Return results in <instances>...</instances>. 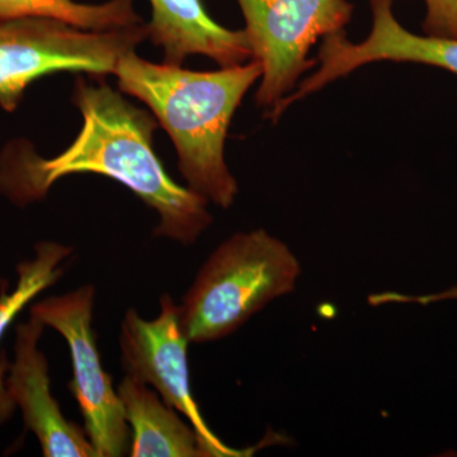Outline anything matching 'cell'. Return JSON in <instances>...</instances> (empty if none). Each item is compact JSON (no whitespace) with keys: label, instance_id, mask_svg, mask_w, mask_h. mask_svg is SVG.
Returning <instances> with one entry per match:
<instances>
[{"label":"cell","instance_id":"cell-1","mask_svg":"<svg viewBox=\"0 0 457 457\" xmlns=\"http://www.w3.org/2000/svg\"><path fill=\"white\" fill-rule=\"evenodd\" d=\"M73 102L83 128L68 149L45 159L26 140H14L0 153V195L18 207L38 203L57 180L96 173L131 189L159 216L155 237L195 245L212 224L209 201L168 176L153 147L155 117L134 106L106 83L78 78Z\"/></svg>","mask_w":457,"mask_h":457},{"label":"cell","instance_id":"cell-2","mask_svg":"<svg viewBox=\"0 0 457 457\" xmlns=\"http://www.w3.org/2000/svg\"><path fill=\"white\" fill-rule=\"evenodd\" d=\"M119 88L144 102L170 135L187 187L221 209L236 203L237 179L225 162L228 126L262 77L260 62L194 71L125 54L114 71Z\"/></svg>","mask_w":457,"mask_h":457},{"label":"cell","instance_id":"cell-3","mask_svg":"<svg viewBox=\"0 0 457 457\" xmlns=\"http://www.w3.org/2000/svg\"><path fill=\"white\" fill-rule=\"evenodd\" d=\"M302 270L290 246L264 228L228 237L179 305L188 342L203 345L233 335L269 303L294 293Z\"/></svg>","mask_w":457,"mask_h":457},{"label":"cell","instance_id":"cell-4","mask_svg":"<svg viewBox=\"0 0 457 457\" xmlns=\"http://www.w3.org/2000/svg\"><path fill=\"white\" fill-rule=\"evenodd\" d=\"M149 37L147 23L88 31L46 18L0 20V107L13 112L29 84L59 71L114 74L120 59Z\"/></svg>","mask_w":457,"mask_h":457},{"label":"cell","instance_id":"cell-5","mask_svg":"<svg viewBox=\"0 0 457 457\" xmlns=\"http://www.w3.org/2000/svg\"><path fill=\"white\" fill-rule=\"evenodd\" d=\"M245 20L252 60L262 66L255 104L273 110L317 64L309 59L319 38L345 31L353 4L348 0H237Z\"/></svg>","mask_w":457,"mask_h":457},{"label":"cell","instance_id":"cell-6","mask_svg":"<svg viewBox=\"0 0 457 457\" xmlns=\"http://www.w3.org/2000/svg\"><path fill=\"white\" fill-rule=\"evenodd\" d=\"M95 299V287L86 285L32 303L29 315L56 330L68 345L73 366L69 389L82 411L96 457L125 456L130 451V428L112 378L102 366L92 328Z\"/></svg>","mask_w":457,"mask_h":457},{"label":"cell","instance_id":"cell-7","mask_svg":"<svg viewBox=\"0 0 457 457\" xmlns=\"http://www.w3.org/2000/svg\"><path fill=\"white\" fill-rule=\"evenodd\" d=\"M159 303L161 312L153 320L141 317L134 308L123 317L120 350L126 376L152 386L168 405L187 418L210 457L245 455L216 437L201 416L189 384L187 350L191 343L180 326L179 303L167 294Z\"/></svg>","mask_w":457,"mask_h":457},{"label":"cell","instance_id":"cell-8","mask_svg":"<svg viewBox=\"0 0 457 457\" xmlns=\"http://www.w3.org/2000/svg\"><path fill=\"white\" fill-rule=\"evenodd\" d=\"M369 2L372 12V29L369 37L353 44L348 40L345 31H339L321 38L318 71L282 99L279 104L282 111L371 62L385 60L416 62L445 69L457 75V38L416 35L405 29L394 17L393 0Z\"/></svg>","mask_w":457,"mask_h":457},{"label":"cell","instance_id":"cell-9","mask_svg":"<svg viewBox=\"0 0 457 457\" xmlns=\"http://www.w3.org/2000/svg\"><path fill=\"white\" fill-rule=\"evenodd\" d=\"M45 328L31 315L29 320L18 324L5 386L22 414L27 431L37 438L42 455L96 457L87 433L66 420L51 393L49 362L38 347Z\"/></svg>","mask_w":457,"mask_h":457},{"label":"cell","instance_id":"cell-10","mask_svg":"<svg viewBox=\"0 0 457 457\" xmlns=\"http://www.w3.org/2000/svg\"><path fill=\"white\" fill-rule=\"evenodd\" d=\"M149 38L164 51L167 64L182 65L188 56L203 55L221 68L245 64L252 50L245 29L231 31L207 13L203 0H149Z\"/></svg>","mask_w":457,"mask_h":457},{"label":"cell","instance_id":"cell-11","mask_svg":"<svg viewBox=\"0 0 457 457\" xmlns=\"http://www.w3.org/2000/svg\"><path fill=\"white\" fill-rule=\"evenodd\" d=\"M130 428L132 457H210L194 427L149 385L126 376L117 386Z\"/></svg>","mask_w":457,"mask_h":457},{"label":"cell","instance_id":"cell-12","mask_svg":"<svg viewBox=\"0 0 457 457\" xmlns=\"http://www.w3.org/2000/svg\"><path fill=\"white\" fill-rule=\"evenodd\" d=\"M73 246L42 240L33 248V257L17 264V284L13 290L0 291V341L9 326L23 309L42 291L51 287L64 275L62 263L71 253ZM8 361L0 360V426L7 425L17 408L5 386Z\"/></svg>","mask_w":457,"mask_h":457},{"label":"cell","instance_id":"cell-13","mask_svg":"<svg viewBox=\"0 0 457 457\" xmlns=\"http://www.w3.org/2000/svg\"><path fill=\"white\" fill-rule=\"evenodd\" d=\"M46 18L88 31H112L140 25L134 0L84 4L74 0H0V20Z\"/></svg>","mask_w":457,"mask_h":457},{"label":"cell","instance_id":"cell-14","mask_svg":"<svg viewBox=\"0 0 457 457\" xmlns=\"http://www.w3.org/2000/svg\"><path fill=\"white\" fill-rule=\"evenodd\" d=\"M426 16L422 29L426 35L457 38V0H423Z\"/></svg>","mask_w":457,"mask_h":457},{"label":"cell","instance_id":"cell-15","mask_svg":"<svg viewBox=\"0 0 457 457\" xmlns=\"http://www.w3.org/2000/svg\"><path fill=\"white\" fill-rule=\"evenodd\" d=\"M383 303H416L422 305H429L433 303L446 302V300H457V286L441 291V293L420 295V296H411V295H402L396 293H384Z\"/></svg>","mask_w":457,"mask_h":457}]
</instances>
